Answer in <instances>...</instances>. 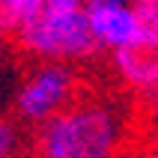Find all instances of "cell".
Masks as SVG:
<instances>
[{"instance_id":"obj_8","label":"cell","mask_w":158,"mask_h":158,"mask_svg":"<svg viewBox=\"0 0 158 158\" xmlns=\"http://www.w3.org/2000/svg\"><path fill=\"white\" fill-rule=\"evenodd\" d=\"M30 0H0V36H12V30L18 27L21 15H24V9Z\"/></svg>"},{"instance_id":"obj_9","label":"cell","mask_w":158,"mask_h":158,"mask_svg":"<svg viewBox=\"0 0 158 158\" xmlns=\"http://www.w3.org/2000/svg\"><path fill=\"white\" fill-rule=\"evenodd\" d=\"M146 158H158V128H155V134H152V143H149V152H146Z\"/></svg>"},{"instance_id":"obj_1","label":"cell","mask_w":158,"mask_h":158,"mask_svg":"<svg viewBox=\"0 0 158 158\" xmlns=\"http://www.w3.org/2000/svg\"><path fill=\"white\" fill-rule=\"evenodd\" d=\"M131 107L110 93L81 89L69 105L30 128L33 158H123L131 143Z\"/></svg>"},{"instance_id":"obj_3","label":"cell","mask_w":158,"mask_h":158,"mask_svg":"<svg viewBox=\"0 0 158 158\" xmlns=\"http://www.w3.org/2000/svg\"><path fill=\"white\" fill-rule=\"evenodd\" d=\"M81 89H84L81 66L60 60H30V69L24 72L12 98V114L21 125L33 128L63 110Z\"/></svg>"},{"instance_id":"obj_6","label":"cell","mask_w":158,"mask_h":158,"mask_svg":"<svg viewBox=\"0 0 158 158\" xmlns=\"http://www.w3.org/2000/svg\"><path fill=\"white\" fill-rule=\"evenodd\" d=\"M27 143L24 125L15 116H3L0 114V158H21Z\"/></svg>"},{"instance_id":"obj_5","label":"cell","mask_w":158,"mask_h":158,"mask_svg":"<svg viewBox=\"0 0 158 158\" xmlns=\"http://www.w3.org/2000/svg\"><path fill=\"white\" fill-rule=\"evenodd\" d=\"M84 15L102 54L125 48L137 36V18L128 0H84Z\"/></svg>"},{"instance_id":"obj_7","label":"cell","mask_w":158,"mask_h":158,"mask_svg":"<svg viewBox=\"0 0 158 158\" xmlns=\"http://www.w3.org/2000/svg\"><path fill=\"white\" fill-rule=\"evenodd\" d=\"M137 18V33L158 36V0H128Z\"/></svg>"},{"instance_id":"obj_2","label":"cell","mask_w":158,"mask_h":158,"mask_svg":"<svg viewBox=\"0 0 158 158\" xmlns=\"http://www.w3.org/2000/svg\"><path fill=\"white\" fill-rule=\"evenodd\" d=\"M9 42L27 60L72 66H87L102 54L87 27L84 0H30Z\"/></svg>"},{"instance_id":"obj_10","label":"cell","mask_w":158,"mask_h":158,"mask_svg":"<svg viewBox=\"0 0 158 158\" xmlns=\"http://www.w3.org/2000/svg\"><path fill=\"white\" fill-rule=\"evenodd\" d=\"M6 42H9L6 36H0V60H3V54H6Z\"/></svg>"},{"instance_id":"obj_4","label":"cell","mask_w":158,"mask_h":158,"mask_svg":"<svg viewBox=\"0 0 158 158\" xmlns=\"http://www.w3.org/2000/svg\"><path fill=\"white\" fill-rule=\"evenodd\" d=\"M107 63L114 69V78L131 96L158 102V36L137 33L125 48L107 54Z\"/></svg>"}]
</instances>
